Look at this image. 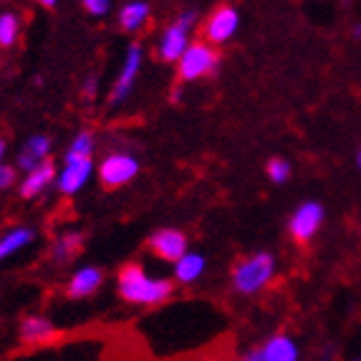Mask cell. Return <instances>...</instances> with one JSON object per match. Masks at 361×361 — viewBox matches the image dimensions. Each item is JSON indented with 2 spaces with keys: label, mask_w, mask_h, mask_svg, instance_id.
<instances>
[{
  "label": "cell",
  "mask_w": 361,
  "mask_h": 361,
  "mask_svg": "<svg viewBox=\"0 0 361 361\" xmlns=\"http://www.w3.org/2000/svg\"><path fill=\"white\" fill-rule=\"evenodd\" d=\"M276 271V260L271 253H255L250 258H243L235 265L233 271V283L240 293H258L263 286L273 278Z\"/></svg>",
  "instance_id": "obj_2"
},
{
  "label": "cell",
  "mask_w": 361,
  "mask_h": 361,
  "mask_svg": "<svg viewBox=\"0 0 361 361\" xmlns=\"http://www.w3.org/2000/svg\"><path fill=\"white\" fill-rule=\"evenodd\" d=\"M202 271H205L202 255L185 253V255H180V260H177V265H175V278L180 283H192V281H197V278L202 276Z\"/></svg>",
  "instance_id": "obj_18"
},
{
  "label": "cell",
  "mask_w": 361,
  "mask_h": 361,
  "mask_svg": "<svg viewBox=\"0 0 361 361\" xmlns=\"http://www.w3.org/2000/svg\"><path fill=\"white\" fill-rule=\"evenodd\" d=\"M149 250L159 260H169V263H177L180 255H185L187 250V238L180 230H159L149 238Z\"/></svg>",
  "instance_id": "obj_7"
},
{
  "label": "cell",
  "mask_w": 361,
  "mask_h": 361,
  "mask_svg": "<svg viewBox=\"0 0 361 361\" xmlns=\"http://www.w3.org/2000/svg\"><path fill=\"white\" fill-rule=\"evenodd\" d=\"M38 3H41L43 8H54L56 6V0H38Z\"/></svg>",
  "instance_id": "obj_26"
},
{
  "label": "cell",
  "mask_w": 361,
  "mask_h": 361,
  "mask_svg": "<svg viewBox=\"0 0 361 361\" xmlns=\"http://www.w3.org/2000/svg\"><path fill=\"white\" fill-rule=\"evenodd\" d=\"M235 30H238V13H235V8L220 6L217 11H212L202 33H205V38L210 43H225L228 38L235 36Z\"/></svg>",
  "instance_id": "obj_8"
},
{
  "label": "cell",
  "mask_w": 361,
  "mask_h": 361,
  "mask_svg": "<svg viewBox=\"0 0 361 361\" xmlns=\"http://www.w3.org/2000/svg\"><path fill=\"white\" fill-rule=\"evenodd\" d=\"M298 356L295 343L288 336H273L260 346V349L245 354V359L250 361H293Z\"/></svg>",
  "instance_id": "obj_9"
},
{
  "label": "cell",
  "mask_w": 361,
  "mask_h": 361,
  "mask_svg": "<svg viewBox=\"0 0 361 361\" xmlns=\"http://www.w3.org/2000/svg\"><path fill=\"white\" fill-rule=\"evenodd\" d=\"M30 240H33V233L28 228H18L8 233L6 238H0V260H6L8 255L23 250L25 245H30Z\"/></svg>",
  "instance_id": "obj_19"
},
{
  "label": "cell",
  "mask_w": 361,
  "mask_h": 361,
  "mask_svg": "<svg viewBox=\"0 0 361 361\" xmlns=\"http://www.w3.org/2000/svg\"><path fill=\"white\" fill-rule=\"evenodd\" d=\"M94 94H97V78H86V86H84V99H94Z\"/></svg>",
  "instance_id": "obj_25"
},
{
  "label": "cell",
  "mask_w": 361,
  "mask_h": 361,
  "mask_svg": "<svg viewBox=\"0 0 361 361\" xmlns=\"http://www.w3.org/2000/svg\"><path fill=\"white\" fill-rule=\"evenodd\" d=\"M195 23V13H182L175 23L169 25L167 30L159 38V46H157V56L164 61V63H175L180 61V56L187 49V36H190V28Z\"/></svg>",
  "instance_id": "obj_4"
},
{
  "label": "cell",
  "mask_w": 361,
  "mask_h": 361,
  "mask_svg": "<svg viewBox=\"0 0 361 361\" xmlns=\"http://www.w3.org/2000/svg\"><path fill=\"white\" fill-rule=\"evenodd\" d=\"M16 182V169L6 167V164H0V190H6Z\"/></svg>",
  "instance_id": "obj_24"
},
{
  "label": "cell",
  "mask_w": 361,
  "mask_h": 361,
  "mask_svg": "<svg viewBox=\"0 0 361 361\" xmlns=\"http://www.w3.org/2000/svg\"><path fill=\"white\" fill-rule=\"evenodd\" d=\"M139 172V164L134 157L129 154H109L102 162V169H99V177H102V185L106 190H114V187H121L132 182Z\"/></svg>",
  "instance_id": "obj_5"
},
{
  "label": "cell",
  "mask_w": 361,
  "mask_h": 361,
  "mask_svg": "<svg viewBox=\"0 0 361 361\" xmlns=\"http://www.w3.org/2000/svg\"><path fill=\"white\" fill-rule=\"evenodd\" d=\"M265 172H268V177H271L276 185H283L290 177V164L286 162V159H271L268 167H265Z\"/></svg>",
  "instance_id": "obj_22"
},
{
  "label": "cell",
  "mask_w": 361,
  "mask_h": 361,
  "mask_svg": "<svg viewBox=\"0 0 361 361\" xmlns=\"http://www.w3.org/2000/svg\"><path fill=\"white\" fill-rule=\"evenodd\" d=\"M354 36H356V38L361 36V25H356V28H354Z\"/></svg>",
  "instance_id": "obj_28"
},
{
  "label": "cell",
  "mask_w": 361,
  "mask_h": 361,
  "mask_svg": "<svg viewBox=\"0 0 361 361\" xmlns=\"http://www.w3.org/2000/svg\"><path fill=\"white\" fill-rule=\"evenodd\" d=\"M147 18H149V6H147V3H139V0L127 3V6L121 8V13H119V23H121V28L127 30V33L139 30L142 25L147 23Z\"/></svg>",
  "instance_id": "obj_16"
},
{
  "label": "cell",
  "mask_w": 361,
  "mask_h": 361,
  "mask_svg": "<svg viewBox=\"0 0 361 361\" xmlns=\"http://www.w3.org/2000/svg\"><path fill=\"white\" fill-rule=\"evenodd\" d=\"M220 63V56L212 49L210 43L197 41L187 43L185 54L180 56V68H177V78L180 81H195V78L210 76Z\"/></svg>",
  "instance_id": "obj_3"
},
{
  "label": "cell",
  "mask_w": 361,
  "mask_h": 361,
  "mask_svg": "<svg viewBox=\"0 0 361 361\" xmlns=\"http://www.w3.org/2000/svg\"><path fill=\"white\" fill-rule=\"evenodd\" d=\"M324 223V207L319 202H306L295 210V215L290 217V235L295 243H308L316 235V230Z\"/></svg>",
  "instance_id": "obj_6"
},
{
  "label": "cell",
  "mask_w": 361,
  "mask_h": 361,
  "mask_svg": "<svg viewBox=\"0 0 361 361\" xmlns=\"http://www.w3.org/2000/svg\"><path fill=\"white\" fill-rule=\"evenodd\" d=\"M3 154H6V142H0V159H3Z\"/></svg>",
  "instance_id": "obj_27"
},
{
  "label": "cell",
  "mask_w": 361,
  "mask_h": 361,
  "mask_svg": "<svg viewBox=\"0 0 361 361\" xmlns=\"http://www.w3.org/2000/svg\"><path fill=\"white\" fill-rule=\"evenodd\" d=\"M54 177H56L54 164L43 159L41 164H36L33 169H28V177H25L23 185H20V195H23V197H36L38 192H43V190L54 182Z\"/></svg>",
  "instance_id": "obj_13"
},
{
  "label": "cell",
  "mask_w": 361,
  "mask_h": 361,
  "mask_svg": "<svg viewBox=\"0 0 361 361\" xmlns=\"http://www.w3.org/2000/svg\"><path fill=\"white\" fill-rule=\"evenodd\" d=\"M20 338L28 346H43V343H49L56 338V329L51 321L41 319V316H30L20 326Z\"/></svg>",
  "instance_id": "obj_12"
},
{
  "label": "cell",
  "mask_w": 361,
  "mask_h": 361,
  "mask_svg": "<svg viewBox=\"0 0 361 361\" xmlns=\"http://www.w3.org/2000/svg\"><path fill=\"white\" fill-rule=\"evenodd\" d=\"M139 66H142V49H139V46H132L127 54V61H124V68H121L119 78H116L114 91H111V102L114 104L121 102V99L129 94L134 78H137V73H139Z\"/></svg>",
  "instance_id": "obj_11"
},
{
  "label": "cell",
  "mask_w": 361,
  "mask_h": 361,
  "mask_svg": "<svg viewBox=\"0 0 361 361\" xmlns=\"http://www.w3.org/2000/svg\"><path fill=\"white\" fill-rule=\"evenodd\" d=\"M81 3L91 16H106L109 8H111V0H81Z\"/></svg>",
  "instance_id": "obj_23"
},
{
  "label": "cell",
  "mask_w": 361,
  "mask_h": 361,
  "mask_svg": "<svg viewBox=\"0 0 361 361\" xmlns=\"http://www.w3.org/2000/svg\"><path fill=\"white\" fill-rule=\"evenodd\" d=\"M81 243H84V235L81 233H66L61 235L59 240L54 243V260L59 265L71 263L78 253H81Z\"/></svg>",
  "instance_id": "obj_17"
},
{
  "label": "cell",
  "mask_w": 361,
  "mask_h": 361,
  "mask_svg": "<svg viewBox=\"0 0 361 361\" xmlns=\"http://www.w3.org/2000/svg\"><path fill=\"white\" fill-rule=\"evenodd\" d=\"M99 286H102V271H99V268H81V271L71 278V283H68V295H71V298H86V295L94 293Z\"/></svg>",
  "instance_id": "obj_14"
},
{
  "label": "cell",
  "mask_w": 361,
  "mask_h": 361,
  "mask_svg": "<svg viewBox=\"0 0 361 361\" xmlns=\"http://www.w3.org/2000/svg\"><path fill=\"white\" fill-rule=\"evenodd\" d=\"M91 177V159H76V162H66L63 172L59 175V190L63 195L78 192Z\"/></svg>",
  "instance_id": "obj_10"
},
{
  "label": "cell",
  "mask_w": 361,
  "mask_h": 361,
  "mask_svg": "<svg viewBox=\"0 0 361 361\" xmlns=\"http://www.w3.org/2000/svg\"><path fill=\"white\" fill-rule=\"evenodd\" d=\"M119 295L129 303H142V306H157L164 303L172 295L175 286L169 281H157L145 273V268L137 263H127L116 276Z\"/></svg>",
  "instance_id": "obj_1"
},
{
  "label": "cell",
  "mask_w": 361,
  "mask_h": 361,
  "mask_svg": "<svg viewBox=\"0 0 361 361\" xmlns=\"http://www.w3.org/2000/svg\"><path fill=\"white\" fill-rule=\"evenodd\" d=\"M18 30H20V23L18 18L13 16V13H3L0 16V46H13V41L18 38Z\"/></svg>",
  "instance_id": "obj_21"
},
{
  "label": "cell",
  "mask_w": 361,
  "mask_h": 361,
  "mask_svg": "<svg viewBox=\"0 0 361 361\" xmlns=\"http://www.w3.org/2000/svg\"><path fill=\"white\" fill-rule=\"evenodd\" d=\"M91 152H94V137L89 132H81L73 139L71 149L66 154V162H76V159H91Z\"/></svg>",
  "instance_id": "obj_20"
},
{
  "label": "cell",
  "mask_w": 361,
  "mask_h": 361,
  "mask_svg": "<svg viewBox=\"0 0 361 361\" xmlns=\"http://www.w3.org/2000/svg\"><path fill=\"white\" fill-rule=\"evenodd\" d=\"M359 167H361V152H359Z\"/></svg>",
  "instance_id": "obj_29"
},
{
  "label": "cell",
  "mask_w": 361,
  "mask_h": 361,
  "mask_svg": "<svg viewBox=\"0 0 361 361\" xmlns=\"http://www.w3.org/2000/svg\"><path fill=\"white\" fill-rule=\"evenodd\" d=\"M51 149L49 137H30L28 145L23 147V152L18 154V167L20 169H33L36 164H41L46 159Z\"/></svg>",
  "instance_id": "obj_15"
}]
</instances>
